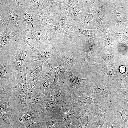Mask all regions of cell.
I'll use <instances>...</instances> for the list:
<instances>
[{"label": "cell", "instance_id": "15", "mask_svg": "<svg viewBox=\"0 0 128 128\" xmlns=\"http://www.w3.org/2000/svg\"><path fill=\"white\" fill-rule=\"evenodd\" d=\"M70 93L72 104L74 107L77 108H88L91 104L100 101L87 96L79 89Z\"/></svg>", "mask_w": 128, "mask_h": 128}, {"label": "cell", "instance_id": "36", "mask_svg": "<svg viewBox=\"0 0 128 128\" xmlns=\"http://www.w3.org/2000/svg\"><path fill=\"white\" fill-rule=\"evenodd\" d=\"M13 81L6 78H0V94H5L9 97L11 96L13 87Z\"/></svg>", "mask_w": 128, "mask_h": 128}, {"label": "cell", "instance_id": "27", "mask_svg": "<svg viewBox=\"0 0 128 128\" xmlns=\"http://www.w3.org/2000/svg\"><path fill=\"white\" fill-rule=\"evenodd\" d=\"M58 58L62 62V65L66 70L78 65L79 57H73L69 53L58 52Z\"/></svg>", "mask_w": 128, "mask_h": 128}, {"label": "cell", "instance_id": "17", "mask_svg": "<svg viewBox=\"0 0 128 128\" xmlns=\"http://www.w3.org/2000/svg\"><path fill=\"white\" fill-rule=\"evenodd\" d=\"M99 32L98 40L100 45L99 51H113L112 32L105 26Z\"/></svg>", "mask_w": 128, "mask_h": 128}, {"label": "cell", "instance_id": "47", "mask_svg": "<svg viewBox=\"0 0 128 128\" xmlns=\"http://www.w3.org/2000/svg\"><path fill=\"white\" fill-rule=\"evenodd\" d=\"M8 97V96L6 95L0 94V104L5 102Z\"/></svg>", "mask_w": 128, "mask_h": 128}, {"label": "cell", "instance_id": "40", "mask_svg": "<svg viewBox=\"0 0 128 128\" xmlns=\"http://www.w3.org/2000/svg\"><path fill=\"white\" fill-rule=\"evenodd\" d=\"M41 117L39 115L36 119L22 123L24 128H40Z\"/></svg>", "mask_w": 128, "mask_h": 128}, {"label": "cell", "instance_id": "14", "mask_svg": "<svg viewBox=\"0 0 128 128\" xmlns=\"http://www.w3.org/2000/svg\"><path fill=\"white\" fill-rule=\"evenodd\" d=\"M21 32L26 37L30 45L37 49L47 45L51 41L45 29L36 32L22 31Z\"/></svg>", "mask_w": 128, "mask_h": 128}, {"label": "cell", "instance_id": "21", "mask_svg": "<svg viewBox=\"0 0 128 128\" xmlns=\"http://www.w3.org/2000/svg\"><path fill=\"white\" fill-rule=\"evenodd\" d=\"M58 100L43 101L36 110L39 115L46 117H55L58 105Z\"/></svg>", "mask_w": 128, "mask_h": 128}, {"label": "cell", "instance_id": "4", "mask_svg": "<svg viewBox=\"0 0 128 128\" xmlns=\"http://www.w3.org/2000/svg\"><path fill=\"white\" fill-rule=\"evenodd\" d=\"M83 92L94 99L104 100L119 104L118 96L120 89L114 87H107L101 84L91 85L87 84Z\"/></svg>", "mask_w": 128, "mask_h": 128}, {"label": "cell", "instance_id": "44", "mask_svg": "<svg viewBox=\"0 0 128 128\" xmlns=\"http://www.w3.org/2000/svg\"><path fill=\"white\" fill-rule=\"evenodd\" d=\"M65 0H59L58 3L57 7V13L55 16L61 13L65 9Z\"/></svg>", "mask_w": 128, "mask_h": 128}, {"label": "cell", "instance_id": "46", "mask_svg": "<svg viewBox=\"0 0 128 128\" xmlns=\"http://www.w3.org/2000/svg\"><path fill=\"white\" fill-rule=\"evenodd\" d=\"M123 122H121L113 123L107 121L106 123L107 125L108 128H120Z\"/></svg>", "mask_w": 128, "mask_h": 128}, {"label": "cell", "instance_id": "3", "mask_svg": "<svg viewBox=\"0 0 128 128\" xmlns=\"http://www.w3.org/2000/svg\"><path fill=\"white\" fill-rule=\"evenodd\" d=\"M19 1L21 32H36L45 29L40 23L39 15L26 6L23 0Z\"/></svg>", "mask_w": 128, "mask_h": 128}, {"label": "cell", "instance_id": "20", "mask_svg": "<svg viewBox=\"0 0 128 128\" xmlns=\"http://www.w3.org/2000/svg\"><path fill=\"white\" fill-rule=\"evenodd\" d=\"M20 6L18 0H15L10 15L8 25L13 32H20L21 24L19 14Z\"/></svg>", "mask_w": 128, "mask_h": 128}, {"label": "cell", "instance_id": "48", "mask_svg": "<svg viewBox=\"0 0 128 128\" xmlns=\"http://www.w3.org/2000/svg\"><path fill=\"white\" fill-rule=\"evenodd\" d=\"M8 128H24L22 123H17L15 124Z\"/></svg>", "mask_w": 128, "mask_h": 128}, {"label": "cell", "instance_id": "5", "mask_svg": "<svg viewBox=\"0 0 128 128\" xmlns=\"http://www.w3.org/2000/svg\"><path fill=\"white\" fill-rule=\"evenodd\" d=\"M27 95L26 77L24 73L19 80L13 81L12 93L9 97L13 109L19 112L24 109L27 103Z\"/></svg>", "mask_w": 128, "mask_h": 128}, {"label": "cell", "instance_id": "45", "mask_svg": "<svg viewBox=\"0 0 128 128\" xmlns=\"http://www.w3.org/2000/svg\"><path fill=\"white\" fill-rule=\"evenodd\" d=\"M67 2L65 4V9L68 11L72 7L76 5L78 0H67Z\"/></svg>", "mask_w": 128, "mask_h": 128}, {"label": "cell", "instance_id": "16", "mask_svg": "<svg viewBox=\"0 0 128 128\" xmlns=\"http://www.w3.org/2000/svg\"><path fill=\"white\" fill-rule=\"evenodd\" d=\"M15 0H0V33L5 31L8 23Z\"/></svg>", "mask_w": 128, "mask_h": 128}, {"label": "cell", "instance_id": "7", "mask_svg": "<svg viewBox=\"0 0 128 128\" xmlns=\"http://www.w3.org/2000/svg\"><path fill=\"white\" fill-rule=\"evenodd\" d=\"M40 23L47 32V35L52 42L63 36V31L57 17L49 14L39 16Z\"/></svg>", "mask_w": 128, "mask_h": 128}, {"label": "cell", "instance_id": "38", "mask_svg": "<svg viewBox=\"0 0 128 128\" xmlns=\"http://www.w3.org/2000/svg\"><path fill=\"white\" fill-rule=\"evenodd\" d=\"M80 114L79 109L69 120L62 124L59 128H75L80 118Z\"/></svg>", "mask_w": 128, "mask_h": 128}, {"label": "cell", "instance_id": "24", "mask_svg": "<svg viewBox=\"0 0 128 128\" xmlns=\"http://www.w3.org/2000/svg\"><path fill=\"white\" fill-rule=\"evenodd\" d=\"M25 5L39 16L49 13L46 6L44 0H23Z\"/></svg>", "mask_w": 128, "mask_h": 128}, {"label": "cell", "instance_id": "30", "mask_svg": "<svg viewBox=\"0 0 128 128\" xmlns=\"http://www.w3.org/2000/svg\"><path fill=\"white\" fill-rule=\"evenodd\" d=\"M39 116L36 110L24 108L19 112L17 123H23L36 119Z\"/></svg>", "mask_w": 128, "mask_h": 128}, {"label": "cell", "instance_id": "28", "mask_svg": "<svg viewBox=\"0 0 128 128\" xmlns=\"http://www.w3.org/2000/svg\"><path fill=\"white\" fill-rule=\"evenodd\" d=\"M120 59L113 51L103 52L99 51L95 68L98 65L113 63Z\"/></svg>", "mask_w": 128, "mask_h": 128}, {"label": "cell", "instance_id": "12", "mask_svg": "<svg viewBox=\"0 0 128 128\" xmlns=\"http://www.w3.org/2000/svg\"><path fill=\"white\" fill-rule=\"evenodd\" d=\"M59 63L56 67L52 66L55 70V76L53 81L50 83L48 93L56 89L69 90L70 83L68 74L60 62Z\"/></svg>", "mask_w": 128, "mask_h": 128}, {"label": "cell", "instance_id": "22", "mask_svg": "<svg viewBox=\"0 0 128 128\" xmlns=\"http://www.w3.org/2000/svg\"><path fill=\"white\" fill-rule=\"evenodd\" d=\"M84 0H78L77 3L68 11V15L72 23L78 25L84 11Z\"/></svg>", "mask_w": 128, "mask_h": 128}, {"label": "cell", "instance_id": "11", "mask_svg": "<svg viewBox=\"0 0 128 128\" xmlns=\"http://www.w3.org/2000/svg\"><path fill=\"white\" fill-rule=\"evenodd\" d=\"M49 66L47 60L32 62L23 67V74H26V79L40 81Z\"/></svg>", "mask_w": 128, "mask_h": 128}, {"label": "cell", "instance_id": "13", "mask_svg": "<svg viewBox=\"0 0 128 128\" xmlns=\"http://www.w3.org/2000/svg\"><path fill=\"white\" fill-rule=\"evenodd\" d=\"M95 0H84V11L78 25L86 29L95 28V19L97 9L93 5Z\"/></svg>", "mask_w": 128, "mask_h": 128}, {"label": "cell", "instance_id": "33", "mask_svg": "<svg viewBox=\"0 0 128 128\" xmlns=\"http://www.w3.org/2000/svg\"><path fill=\"white\" fill-rule=\"evenodd\" d=\"M69 91L62 89L55 90L45 94L44 101H49L61 99L67 96Z\"/></svg>", "mask_w": 128, "mask_h": 128}, {"label": "cell", "instance_id": "6", "mask_svg": "<svg viewBox=\"0 0 128 128\" xmlns=\"http://www.w3.org/2000/svg\"><path fill=\"white\" fill-rule=\"evenodd\" d=\"M58 100V106L55 117L59 128L71 119L76 113L77 108L74 107L72 104L70 92L66 97Z\"/></svg>", "mask_w": 128, "mask_h": 128}, {"label": "cell", "instance_id": "34", "mask_svg": "<svg viewBox=\"0 0 128 128\" xmlns=\"http://www.w3.org/2000/svg\"><path fill=\"white\" fill-rule=\"evenodd\" d=\"M44 96L45 94L42 93L40 91L37 95L27 101L24 109L36 110L44 101Z\"/></svg>", "mask_w": 128, "mask_h": 128}, {"label": "cell", "instance_id": "18", "mask_svg": "<svg viewBox=\"0 0 128 128\" xmlns=\"http://www.w3.org/2000/svg\"><path fill=\"white\" fill-rule=\"evenodd\" d=\"M66 70L69 78L70 84L69 91L70 92H73L81 87H85L88 83L95 81L93 75L86 78H82L74 75L70 69Z\"/></svg>", "mask_w": 128, "mask_h": 128}, {"label": "cell", "instance_id": "42", "mask_svg": "<svg viewBox=\"0 0 128 128\" xmlns=\"http://www.w3.org/2000/svg\"><path fill=\"white\" fill-rule=\"evenodd\" d=\"M0 112L7 111L13 109L9 97L5 102L0 104Z\"/></svg>", "mask_w": 128, "mask_h": 128}, {"label": "cell", "instance_id": "10", "mask_svg": "<svg viewBox=\"0 0 128 128\" xmlns=\"http://www.w3.org/2000/svg\"><path fill=\"white\" fill-rule=\"evenodd\" d=\"M68 11L65 9L56 15L62 27L63 33V41L66 44L76 42L74 30L76 27L72 23L68 15Z\"/></svg>", "mask_w": 128, "mask_h": 128}, {"label": "cell", "instance_id": "35", "mask_svg": "<svg viewBox=\"0 0 128 128\" xmlns=\"http://www.w3.org/2000/svg\"><path fill=\"white\" fill-rule=\"evenodd\" d=\"M28 88L27 101L37 94L40 91V81L26 79Z\"/></svg>", "mask_w": 128, "mask_h": 128}, {"label": "cell", "instance_id": "26", "mask_svg": "<svg viewBox=\"0 0 128 128\" xmlns=\"http://www.w3.org/2000/svg\"><path fill=\"white\" fill-rule=\"evenodd\" d=\"M20 32H12L8 25L5 30L0 34V51H7V50L11 40Z\"/></svg>", "mask_w": 128, "mask_h": 128}, {"label": "cell", "instance_id": "29", "mask_svg": "<svg viewBox=\"0 0 128 128\" xmlns=\"http://www.w3.org/2000/svg\"><path fill=\"white\" fill-rule=\"evenodd\" d=\"M80 118L75 128H86L90 121L93 119V116L89 107L79 109Z\"/></svg>", "mask_w": 128, "mask_h": 128}, {"label": "cell", "instance_id": "32", "mask_svg": "<svg viewBox=\"0 0 128 128\" xmlns=\"http://www.w3.org/2000/svg\"><path fill=\"white\" fill-rule=\"evenodd\" d=\"M98 4V6L96 14L95 28L98 30L104 27L106 18L105 16V7L101 5L100 1Z\"/></svg>", "mask_w": 128, "mask_h": 128}, {"label": "cell", "instance_id": "2", "mask_svg": "<svg viewBox=\"0 0 128 128\" xmlns=\"http://www.w3.org/2000/svg\"><path fill=\"white\" fill-rule=\"evenodd\" d=\"M121 62L120 59L116 62L99 65L96 67L94 75L98 84L114 87L117 89L122 78L119 70Z\"/></svg>", "mask_w": 128, "mask_h": 128}, {"label": "cell", "instance_id": "23", "mask_svg": "<svg viewBox=\"0 0 128 128\" xmlns=\"http://www.w3.org/2000/svg\"><path fill=\"white\" fill-rule=\"evenodd\" d=\"M18 112L14 109L0 112V125L8 128L17 123Z\"/></svg>", "mask_w": 128, "mask_h": 128}, {"label": "cell", "instance_id": "8", "mask_svg": "<svg viewBox=\"0 0 128 128\" xmlns=\"http://www.w3.org/2000/svg\"><path fill=\"white\" fill-rule=\"evenodd\" d=\"M89 44L87 45L88 48L85 56L82 58L79 57L78 66L84 71L91 69L94 71L100 50V45L98 41L96 40L90 45Z\"/></svg>", "mask_w": 128, "mask_h": 128}, {"label": "cell", "instance_id": "39", "mask_svg": "<svg viewBox=\"0 0 128 128\" xmlns=\"http://www.w3.org/2000/svg\"><path fill=\"white\" fill-rule=\"evenodd\" d=\"M59 0H44L50 13L55 16L57 13V7Z\"/></svg>", "mask_w": 128, "mask_h": 128}, {"label": "cell", "instance_id": "37", "mask_svg": "<svg viewBox=\"0 0 128 128\" xmlns=\"http://www.w3.org/2000/svg\"><path fill=\"white\" fill-rule=\"evenodd\" d=\"M40 116L41 119L40 128H59L55 117Z\"/></svg>", "mask_w": 128, "mask_h": 128}, {"label": "cell", "instance_id": "49", "mask_svg": "<svg viewBox=\"0 0 128 128\" xmlns=\"http://www.w3.org/2000/svg\"><path fill=\"white\" fill-rule=\"evenodd\" d=\"M86 128H98V127L96 124L92 122L91 124L88 125Z\"/></svg>", "mask_w": 128, "mask_h": 128}, {"label": "cell", "instance_id": "41", "mask_svg": "<svg viewBox=\"0 0 128 128\" xmlns=\"http://www.w3.org/2000/svg\"><path fill=\"white\" fill-rule=\"evenodd\" d=\"M118 100L120 102H123L128 108V93L124 89L120 90Z\"/></svg>", "mask_w": 128, "mask_h": 128}, {"label": "cell", "instance_id": "9", "mask_svg": "<svg viewBox=\"0 0 128 128\" xmlns=\"http://www.w3.org/2000/svg\"><path fill=\"white\" fill-rule=\"evenodd\" d=\"M58 52L52 43L42 46L38 49L37 52L32 53L30 52L26 58L24 65L26 66L32 62L38 61H51L57 59Z\"/></svg>", "mask_w": 128, "mask_h": 128}, {"label": "cell", "instance_id": "43", "mask_svg": "<svg viewBox=\"0 0 128 128\" xmlns=\"http://www.w3.org/2000/svg\"><path fill=\"white\" fill-rule=\"evenodd\" d=\"M120 108L122 109L123 111L117 110L116 112L119 113L123 122L128 123V110L125 107H120Z\"/></svg>", "mask_w": 128, "mask_h": 128}, {"label": "cell", "instance_id": "1", "mask_svg": "<svg viewBox=\"0 0 128 128\" xmlns=\"http://www.w3.org/2000/svg\"><path fill=\"white\" fill-rule=\"evenodd\" d=\"M7 51L10 57V64L14 81L21 78L24 63L31 49L23 40L21 34L17 41L12 44Z\"/></svg>", "mask_w": 128, "mask_h": 128}, {"label": "cell", "instance_id": "19", "mask_svg": "<svg viewBox=\"0 0 128 128\" xmlns=\"http://www.w3.org/2000/svg\"><path fill=\"white\" fill-rule=\"evenodd\" d=\"M10 62V57L7 51H0V78L14 81Z\"/></svg>", "mask_w": 128, "mask_h": 128}, {"label": "cell", "instance_id": "31", "mask_svg": "<svg viewBox=\"0 0 128 128\" xmlns=\"http://www.w3.org/2000/svg\"><path fill=\"white\" fill-rule=\"evenodd\" d=\"M49 67L44 75L40 80L39 83L41 92L44 94L48 93L51 81V76L54 69L48 62Z\"/></svg>", "mask_w": 128, "mask_h": 128}, {"label": "cell", "instance_id": "50", "mask_svg": "<svg viewBox=\"0 0 128 128\" xmlns=\"http://www.w3.org/2000/svg\"><path fill=\"white\" fill-rule=\"evenodd\" d=\"M0 128H5L2 125H0Z\"/></svg>", "mask_w": 128, "mask_h": 128}, {"label": "cell", "instance_id": "25", "mask_svg": "<svg viewBox=\"0 0 128 128\" xmlns=\"http://www.w3.org/2000/svg\"><path fill=\"white\" fill-rule=\"evenodd\" d=\"M76 26L75 29L76 30L78 35L76 39L82 40L87 45L92 43L96 39V32L95 30L91 29L85 30L79 26Z\"/></svg>", "mask_w": 128, "mask_h": 128}]
</instances>
